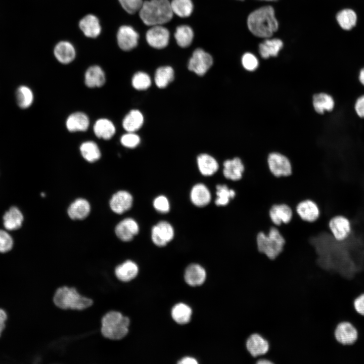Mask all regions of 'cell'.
I'll use <instances>...</instances> for the list:
<instances>
[{
  "label": "cell",
  "mask_w": 364,
  "mask_h": 364,
  "mask_svg": "<svg viewBox=\"0 0 364 364\" xmlns=\"http://www.w3.org/2000/svg\"><path fill=\"white\" fill-rule=\"evenodd\" d=\"M247 26L250 31L256 36L261 38L271 36L279 27L274 8L268 6L253 11L248 17Z\"/></svg>",
  "instance_id": "1"
},
{
  "label": "cell",
  "mask_w": 364,
  "mask_h": 364,
  "mask_svg": "<svg viewBox=\"0 0 364 364\" xmlns=\"http://www.w3.org/2000/svg\"><path fill=\"white\" fill-rule=\"evenodd\" d=\"M257 250L269 260H275L282 253L286 240L278 227L270 226L267 233L259 232L256 237Z\"/></svg>",
  "instance_id": "2"
},
{
  "label": "cell",
  "mask_w": 364,
  "mask_h": 364,
  "mask_svg": "<svg viewBox=\"0 0 364 364\" xmlns=\"http://www.w3.org/2000/svg\"><path fill=\"white\" fill-rule=\"evenodd\" d=\"M173 12L168 0H150L143 2L139 10L143 22L148 26L162 25L170 21Z\"/></svg>",
  "instance_id": "3"
},
{
  "label": "cell",
  "mask_w": 364,
  "mask_h": 364,
  "mask_svg": "<svg viewBox=\"0 0 364 364\" xmlns=\"http://www.w3.org/2000/svg\"><path fill=\"white\" fill-rule=\"evenodd\" d=\"M129 324L130 320L127 316L118 311H109L102 318V334L110 340L122 339L128 333Z\"/></svg>",
  "instance_id": "4"
},
{
  "label": "cell",
  "mask_w": 364,
  "mask_h": 364,
  "mask_svg": "<svg viewBox=\"0 0 364 364\" xmlns=\"http://www.w3.org/2000/svg\"><path fill=\"white\" fill-rule=\"evenodd\" d=\"M55 305L62 309L83 310L91 306L92 299L83 296L75 288L64 286L55 292L53 297Z\"/></svg>",
  "instance_id": "5"
},
{
  "label": "cell",
  "mask_w": 364,
  "mask_h": 364,
  "mask_svg": "<svg viewBox=\"0 0 364 364\" xmlns=\"http://www.w3.org/2000/svg\"><path fill=\"white\" fill-rule=\"evenodd\" d=\"M266 163L269 172L276 177H287L292 173L291 161L282 153L277 151L269 153L267 155Z\"/></svg>",
  "instance_id": "6"
},
{
  "label": "cell",
  "mask_w": 364,
  "mask_h": 364,
  "mask_svg": "<svg viewBox=\"0 0 364 364\" xmlns=\"http://www.w3.org/2000/svg\"><path fill=\"white\" fill-rule=\"evenodd\" d=\"M328 227L333 238L337 242L347 240L352 233L350 219L342 214L335 215L329 220Z\"/></svg>",
  "instance_id": "7"
},
{
  "label": "cell",
  "mask_w": 364,
  "mask_h": 364,
  "mask_svg": "<svg viewBox=\"0 0 364 364\" xmlns=\"http://www.w3.org/2000/svg\"><path fill=\"white\" fill-rule=\"evenodd\" d=\"M213 64L211 56L201 49L194 51L188 63V69L198 75L202 76Z\"/></svg>",
  "instance_id": "8"
},
{
  "label": "cell",
  "mask_w": 364,
  "mask_h": 364,
  "mask_svg": "<svg viewBox=\"0 0 364 364\" xmlns=\"http://www.w3.org/2000/svg\"><path fill=\"white\" fill-rule=\"evenodd\" d=\"M174 230L168 221L161 220L154 225L151 230V239L157 246L164 247L174 238Z\"/></svg>",
  "instance_id": "9"
},
{
  "label": "cell",
  "mask_w": 364,
  "mask_h": 364,
  "mask_svg": "<svg viewBox=\"0 0 364 364\" xmlns=\"http://www.w3.org/2000/svg\"><path fill=\"white\" fill-rule=\"evenodd\" d=\"M294 212L301 220L308 222L315 221L321 215L318 205L310 199L299 201L295 206Z\"/></svg>",
  "instance_id": "10"
},
{
  "label": "cell",
  "mask_w": 364,
  "mask_h": 364,
  "mask_svg": "<svg viewBox=\"0 0 364 364\" xmlns=\"http://www.w3.org/2000/svg\"><path fill=\"white\" fill-rule=\"evenodd\" d=\"M294 211L285 203L273 204L268 210V216L272 224L279 226L289 223L292 219Z\"/></svg>",
  "instance_id": "11"
},
{
  "label": "cell",
  "mask_w": 364,
  "mask_h": 364,
  "mask_svg": "<svg viewBox=\"0 0 364 364\" xmlns=\"http://www.w3.org/2000/svg\"><path fill=\"white\" fill-rule=\"evenodd\" d=\"M245 171L243 160L239 157L228 159L223 163L222 174L226 180L230 181L240 180Z\"/></svg>",
  "instance_id": "12"
},
{
  "label": "cell",
  "mask_w": 364,
  "mask_h": 364,
  "mask_svg": "<svg viewBox=\"0 0 364 364\" xmlns=\"http://www.w3.org/2000/svg\"><path fill=\"white\" fill-rule=\"evenodd\" d=\"M170 34L168 30L162 25L153 26L146 33V40L152 47L160 49L168 44Z\"/></svg>",
  "instance_id": "13"
},
{
  "label": "cell",
  "mask_w": 364,
  "mask_h": 364,
  "mask_svg": "<svg viewBox=\"0 0 364 364\" xmlns=\"http://www.w3.org/2000/svg\"><path fill=\"white\" fill-rule=\"evenodd\" d=\"M139 35L130 26L122 25L117 33V43L119 48L125 51H130L136 47Z\"/></svg>",
  "instance_id": "14"
},
{
  "label": "cell",
  "mask_w": 364,
  "mask_h": 364,
  "mask_svg": "<svg viewBox=\"0 0 364 364\" xmlns=\"http://www.w3.org/2000/svg\"><path fill=\"white\" fill-rule=\"evenodd\" d=\"M334 336L336 341L343 345L354 344L357 339L358 332L356 328L348 322L339 323L336 327Z\"/></svg>",
  "instance_id": "15"
},
{
  "label": "cell",
  "mask_w": 364,
  "mask_h": 364,
  "mask_svg": "<svg viewBox=\"0 0 364 364\" xmlns=\"http://www.w3.org/2000/svg\"><path fill=\"white\" fill-rule=\"evenodd\" d=\"M139 232L138 222L132 218H126L120 221L116 226L115 233L121 241L129 242L132 240Z\"/></svg>",
  "instance_id": "16"
},
{
  "label": "cell",
  "mask_w": 364,
  "mask_h": 364,
  "mask_svg": "<svg viewBox=\"0 0 364 364\" xmlns=\"http://www.w3.org/2000/svg\"><path fill=\"white\" fill-rule=\"evenodd\" d=\"M133 203V197L126 191H119L114 194L110 200V207L116 214H122L129 210Z\"/></svg>",
  "instance_id": "17"
},
{
  "label": "cell",
  "mask_w": 364,
  "mask_h": 364,
  "mask_svg": "<svg viewBox=\"0 0 364 364\" xmlns=\"http://www.w3.org/2000/svg\"><path fill=\"white\" fill-rule=\"evenodd\" d=\"M246 347L252 356L256 357L265 354L269 350V344L261 335L254 333L247 339Z\"/></svg>",
  "instance_id": "18"
},
{
  "label": "cell",
  "mask_w": 364,
  "mask_h": 364,
  "mask_svg": "<svg viewBox=\"0 0 364 364\" xmlns=\"http://www.w3.org/2000/svg\"><path fill=\"white\" fill-rule=\"evenodd\" d=\"M211 199V193L204 184L198 183L191 189L190 200L195 206L199 207L206 206L210 202Z\"/></svg>",
  "instance_id": "19"
},
{
  "label": "cell",
  "mask_w": 364,
  "mask_h": 364,
  "mask_svg": "<svg viewBox=\"0 0 364 364\" xmlns=\"http://www.w3.org/2000/svg\"><path fill=\"white\" fill-rule=\"evenodd\" d=\"M206 278L205 269L198 264H191L186 269L184 279L191 286H198L204 283Z\"/></svg>",
  "instance_id": "20"
},
{
  "label": "cell",
  "mask_w": 364,
  "mask_h": 364,
  "mask_svg": "<svg viewBox=\"0 0 364 364\" xmlns=\"http://www.w3.org/2000/svg\"><path fill=\"white\" fill-rule=\"evenodd\" d=\"M54 53L57 60L63 64H67L72 62L76 56L74 46L67 41L58 42L55 47Z\"/></svg>",
  "instance_id": "21"
},
{
  "label": "cell",
  "mask_w": 364,
  "mask_h": 364,
  "mask_svg": "<svg viewBox=\"0 0 364 364\" xmlns=\"http://www.w3.org/2000/svg\"><path fill=\"white\" fill-rule=\"evenodd\" d=\"M79 26L84 34L90 38L98 37L101 32V26L98 18L93 14H88L79 21Z\"/></svg>",
  "instance_id": "22"
},
{
  "label": "cell",
  "mask_w": 364,
  "mask_h": 364,
  "mask_svg": "<svg viewBox=\"0 0 364 364\" xmlns=\"http://www.w3.org/2000/svg\"><path fill=\"white\" fill-rule=\"evenodd\" d=\"M89 125L88 116L84 113L76 112L70 114L66 121V126L70 132L86 131Z\"/></svg>",
  "instance_id": "23"
},
{
  "label": "cell",
  "mask_w": 364,
  "mask_h": 364,
  "mask_svg": "<svg viewBox=\"0 0 364 364\" xmlns=\"http://www.w3.org/2000/svg\"><path fill=\"white\" fill-rule=\"evenodd\" d=\"M313 107L318 114H323L325 112H331L335 106L333 97L326 93L315 94L312 96Z\"/></svg>",
  "instance_id": "24"
},
{
  "label": "cell",
  "mask_w": 364,
  "mask_h": 364,
  "mask_svg": "<svg viewBox=\"0 0 364 364\" xmlns=\"http://www.w3.org/2000/svg\"><path fill=\"white\" fill-rule=\"evenodd\" d=\"M3 224L7 230L14 231L22 226L24 216L20 210L16 206H12L3 215Z\"/></svg>",
  "instance_id": "25"
},
{
  "label": "cell",
  "mask_w": 364,
  "mask_h": 364,
  "mask_svg": "<svg viewBox=\"0 0 364 364\" xmlns=\"http://www.w3.org/2000/svg\"><path fill=\"white\" fill-rule=\"evenodd\" d=\"M105 81V73L99 66L93 65L86 70L84 75V82L87 87L90 88L101 87Z\"/></svg>",
  "instance_id": "26"
},
{
  "label": "cell",
  "mask_w": 364,
  "mask_h": 364,
  "mask_svg": "<svg viewBox=\"0 0 364 364\" xmlns=\"http://www.w3.org/2000/svg\"><path fill=\"white\" fill-rule=\"evenodd\" d=\"M90 210V206L89 202L84 199L78 198L70 205L67 213L71 219L81 220L88 216Z\"/></svg>",
  "instance_id": "27"
},
{
  "label": "cell",
  "mask_w": 364,
  "mask_h": 364,
  "mask_svg": "<svg viewBox=\"0 0 364 364\" xmlns=\"http://www.w3.org/2000/svg\"><path fill=\"white\" fill-rule=\"evenodd\" d=\"M138 272L139 267L136 263L129 260L118 265L115 269L117 278L124 282H129L134 279Z\"/></svg>",
  "instance_id": "28"
},
{
  "label": "cell",
  "mask_w": 364,
  "mask_h": 364,
  "mask_svg": "<svg viewBox=\"0 0 364 364\" xmlns=\"http://www.w3.org/2000/svg\"><path fill=\"white\" fill-rule=\"evenodd\" d=\"M197 162L200 172L205 176L213 175L219 168V164L216 160L207 154L199 155L197 157Z\"/></svg>",
  "instance_id": "29"
},
{
  "label": "cell",
  "mask_w": 364,
  "mask_h": 364,
  "mask_svg": "<svg viewBox=\"0 0 364 364\" xmlns=\"http://www.w3.org/2000/svg\"><path fill=\"white\" fill-rule=\"evenodd\" d=\"M216 195L215 205L217 206L225 207L236 198L237 191L226 184H218L216 186Z\"/></svg>",
  "instance_id": "30"
},
{
  "label": "cell",
  "mask_w": 364,
  "mask_h": 364,
  "mask_svg": "<svg viewBox=\"0 0 364 364\" xmlns=\"http://www.w3.org/2000/svg\"><path fill=\"white\" fill-rule=\"evenodd\" d=\"M94 132L99 138L105 140L111 139L115 134L116 128L114 123L107 118H100L94 124Z\"/></svg>",
  "instance_id": "31"
},
{
  "label": "cell",
  "mask_w": 364,
  "mask_h": 364,
  "mask_svg": "<svg viewBox=\"0 0 364 364\" xmlns=\"http://www.w3.org/2000/svg\"><path fill=\"white\" fill-rule=\"evenodd\" d=\"M283 47V43L278 38L266 39L259 45V53L262 58L276 57Z\"/></svg>",
  "instance_id": "32"
},
{
  "label": "cell",
  "mask_w": 364,
  "mask_h": 364,
  "mask_svg": "<svg viewBox=\"0 0 364 364\" xmlns=\"http://www.w3.org/2000/svg\"><path fill=\"white\" fill-rule=\"evenodd\" d=\"M144 116L138 110H132L124 117L122 126L127 132H134L143 125Z\"/></svg>",
  "instance_id": "33"
},
{
  "label": "cell",
  "mask_w": 364,
  "mask_h": 364,
  "mask_svg": "<svg viewBox=\"0 0 364 364\" xmlns=\"http://www.w3.org/2000/svg\"><path fill=\"white\" fill-rule=\"evenodd\" d=\"M171 313L173 320L176 323L183 325L187 324L190 321L192 310L187 304L179 303L172 307Z\"/></svg>",
  "instance_id": "34"
},
{
  "label": "cell",
  "mask_w": 364,
  "mask_h": 364,
  "mask_svg": "<svg viewBox=\"0 0 364 364\" xmlns=\"http://www.w3.org/2000/svg\"><path fill=\"white\" fill-rule=\"evenodd\" d=\"M79 149L82 156L87 162H96L101 157L100 150L98 145L93 141L82 143Z\"/></svg>",
  "instance_id": "35"
},
{
  "label": "cell",
  "mask_w": 364,
  "mask_h": 364,
  "mask_svg": "<svg viewBox=\"0 0 364 364\" xmlns=\"http://www.w3.org/2000/svg\"><path fill=\"white\" fill-rule=\"evenodd\" d=\"M174 37L179 46L186 48L192 43L194 37V32L188 25H180L176 29Z\"/></svg>",
  "instance_id": "36"
},
{
  "label": "cell",
  "mask_w": 364,
  "mask_h": 364,
  "mask_svg": "<svg viewBox=\"0 0 364 364\" xmlns=\"http://www.w3.org/2000/svg\"><path fill=\"white\" fill-rule=\"evenodd\" d=\"M336 19L342 29L349 30L355 25L357 16L352 10L346 9L341 10L337 14Z\"/></svg>",
  "instance_id": "37"
},
{
  "label": "cell",
  "mask_w": 364,
  "mask_h": 364,
  "mask_svg": "<svg viewBox=\"0 0 364 364\" xmlns=\"http://www.w3.org/2000/svg\"><path fill=\"white\" fill-rule=\"evenodd\" d=\"M174 78V71L170 66H163L158 68L155 74V82L159 88H164Z\"/></svg>",
  "instance_id": "38"
},
{
  "label": "cell",
  "mask_w": 364,
  "mask_h": 364,
  "mask_svg": "<svg viewBox=\"0 0 364 364\" xmlns=\"http://www.w3.org/2000/svg\"><path fill=\"white\" fill-rule=\"evenodd\" d=\"M16 102L21 109L29 108L33 102V94L32 90L26 85H21L16 92Z\"/></svg>",
  "instance_id": "39"
},
{
  "label": "cell",
  "mask_w": 364,
  "mask_h": 364,
  "mask_svg": "<svg viewBox=\"0 0 364 364\" xmlns=\"http://www.w3.org/2000/svg\"><path fill=\"white\" fill-rule=\"evenodd\" d=\"M170 5L173 13L180 17H189L193 12V5L191 0H172Z\"/></svg>",
  "instance_id": "40"
},
{
  "label": "cell",
  "mask_w": 364,
  "mask_h": 364,
  "mask_svg": "<svg viewBox=\"0 0 364 364\" xmlns=\"http://www.w3.org/2000/svg\"><path fill=\"white\" fill-rule=\"evenodd\" d=\"M131 84L137 90H145L151 86V80L149 75L146 73L138 72L133 75Z\"/></svg>",
  "instance_id": "41"
},
{
  "label": "cell",
  "mask_w": 364,
  "mask_h": 364,
  "mask_svg": "<svg viewBox=\"0 0 364 364\" xmlns=\"http://www.w3.org/2000/svg\"><path fill=\"white\" fill-rule=\"evenodd\" d=\"M141 139L140 136L132 132H127L122 135L120 138L121 144L127 148H134L140 144Z\"/></svg>",
  "instance_id": "42"
},
{
  "label": "cell",
  "mask_w": 364,
  "mask_h": 364,
  "mask_svg": "<svg viewBox=\"0 0 364 364\" xmlns=\"http://www.w3.org/2000/svg\"><path fill=\"white\" fill-rule=\"evenodd\" d=\"M154 209L159 213L165 214L170 210V203L167 198L164 195H159L153 200Z\"/></svg>",
  "instance_id": "43"
},
{
  "label": "cell",
  "mask_w": 364,
  "mask_h": 364,
  "mask_svg": "<svg viewBox=\"0 0 364 364\" xmlns=\"http://www.w3.org/2000/svg\"><path fill=\"white\" fill-rule=\"evenodd\" d=\"M241 62L244 68L248 71H254L259 65L257 58L250 53H246L243 55Z\"/></svg>",
  "instance_id": "44"
},
{
  "label": "cell",
  "mask_w": 364,
  "mask_h": 364,
  "mask_svg": "<svg viewBox=\"0 0 364 364\" xmlns=\"http://www.w3.org/2000/svg\"><path fill=\"white\" fill-rule=\"evenodd\" d=\"M13 240L6 231L0 230V252L6 253L11 250L13 246Z\"/></svg>",
  "instance_id": "45"
},
{
  "label": "cell",
  "mask_w": 364,
  "mask_h": 364,
  "mask_svg": "<svg viewBox=\"0 0 364 364\" xmlns=\"http://www.w3.org/2000/svg\"><path fill=\"white\" fill-rule=\"evenodd\" d=\"M118 1L124 10L131 14H133L139 11L144 2L142 0Z\"/></svg>",
  "instance_id": "46"
},
{
  "label": "cell",
  "mask_w": 364,
  "mask_h": 364,
  "mask_svg": "<svg viewBox=\"0 0 364 364\" xmlns=\"http://www.w3.org/2000/svg\"><path fill=\"white\" fill-rule=\"evenodd\" d=\"M353 109L357 117L364 119V94L356 98L354 103Z\"/></svg>",
  "instance_id": "47"
},
{
  "label": "cell",
  "mask_w": 364,
  "mask_h": 364,
  "mask_svg": "<svg viewBox=\"0 0 364 364\" xmlns=\"http://www.w3.org/2000/svg\"><path fill=\"white\" fill-rule=\"evenodd\" d=\"M353 307L356 312L364 316V294L355 298L353 302Z\"/></svg>",
  "instance_id": "48"
},
{
  "label": "cell",
  "mask_w": 364,
  "mask_h": 364,
  "mask_svg": "<svg viewBox=\"0 0 364 364\" xmlns=\"http://www.w3.org/2000/svg\"><path fill=\"white\" fill-rule=\"evenodd\" d=\"M7 318V314L5 311L0 308V336L5 327V322Z\"/></svg>",
  "instance_id": "49"
},
{
  "label": "cell",
  "mask_w": 364,
  "mask_h": 364,
  "mask_svg": "<svg viewBox=\"0 0 364 364\" xmlns=\"http://www.w3.org/2000/svg\"><path fill=\"white\" fill-rule=\"evenodd\" d=\"M178 363L181 364H196L198 363V361L194 357L187 356L183 358Z\"/></svg>",
  "instance_id": "50"
},
{
  "label": "cell",
  "mask_w": 364,
  "mask_h": 364,
  "mask_svg": "<svg viewBox=\"0 0 364 364\" xmlns=\"http://www.w3.org/2000/svg\"><path fill=\"white\" fill-rule=\"evenodd\" d=\"M357 79L360 85L364 87V67L360 70L358 74Z\"/></svg>",
  "instance_id": "51"
},
{
  "label": "cell",
  "mask_w": 364,
  "mask_h": 364,
  "mask_svg": "<svg viewBox=\"0 0 364 364\" xmlns=\"http://www.w3.org/2000/svg\"><path fill=\"white\" fill-rule=\"evenodd\" d=\"M257 363H258V364H269V363H272V362L271 361H270V360H268V359H259V360H258V361H257Z\"/></svg>",
  "instance_id": "52"
},
{
  "label": "cell",
  "mask_w": 364,
  "mask_h": 364,
  "mask_svg": "<svg viewBox=\"0 0 364 364\" xmlns=\"http://www.w3.org/2000/svg\"><path fill=\"white\" fill-rule=\"evenodd\" d=\"M277 1V0H269V1Z\"/></svg>",
  "instance_id": "53"
},
{
  "label": "cell",
  "mask_w": 364,
  "mask_h": 364,
  "mask_svg": "<svg viewBox=\"0 0 364 364\" xmlns=\"http://www.w3.org/2000/svg\"><path fill=\"white\" fill-rule=\"evenodd\" d=\"M261 1H269V0H261Z\"/></svg>",
  "instance_id": "54"
},
{
  "label": "cell",
  "mask_w": 364,
  "mask_h": 364,
  "mask_svg": "<svg viewBox=\"0 0 364 364\" xmlns=\"http://www.w3.org/2000/svg\"><path fill=\"white\" fill-rule=\"evenodd\" d=\"M0 175H1V172H0Z\"/></svg>",
  "instance_id": "55"
},
{
  "label": "cell",
  "mask_w": 364,
  "mask_h": 364,
  "mask_svg": "<svg viewBox=\"0 0 364 364\" xmlns=\"http://www.w3.org/2000/svg\"><path fill=\"white\" fill-rule=\"evenodd\" d=\"M241 1H243V0H241Z\"/></svg>",
  "instance_id": "56"
}]
</instances>
